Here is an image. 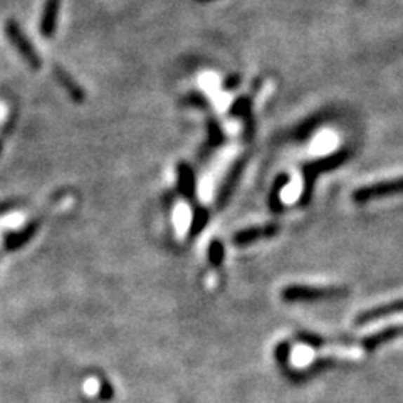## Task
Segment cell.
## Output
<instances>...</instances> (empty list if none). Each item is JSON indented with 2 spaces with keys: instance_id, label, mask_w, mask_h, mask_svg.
<instances>
[{
  "instance_id": "6da1fadb",
  "label": "cell",
  "mask_w": 403,
  "mask_h": 403,
  "mask_svg": "<svg viewBox=\"0 0 403 403\" xmlns=\"http://www.w3.org/2000/svg\"><path fill=\"white\" fill-rule=\"evenodd\" d=\"M348 294L346 287H316V286H287L281 291L282 301L286 303H316L326 299L345 298Z\"/></svg>"
},
{
  "instance_id": "30bf717a",
  "label": "cell",
  "mask_w": 403,
  "mask_h": 403,
  "mask_svg": "<svg viewBox=\"0 0 403 403\" xmlns=\"http://www.w3.org/2000/svg\"><path fill=\"white\" fill-rule=\"evenodd\" d=\"M59 4H61V0H47L46 2L44 15H42V22H41V32L44 34L46 37H51L55 31Z\"/></svg>"
},
{
  "instance_id": "9c48e42d",
  "label": "cell",
  "mask_w": 403,
  "mask_h": 403,
  "mask_svg": "<svg viewBox=\"0 0 403 403\" xmlns=\"http://www.w3.org/2000/svg\"><path fill=\"white\" fill-rule=\"evenodd\" d=\"M178 190L185 199L192 200L195 197V175L187 163L178 165Z\"/></svg>"
},
{
  "instance_id": "8fae6325",
  "label": "cell",
  "mask_w": 403,
  "mask_h": 403,
  "mask_svg": "<svg viewBox=\"0 0 403 403\" xmlns=\"http://www.w3.org/2000/svg\"><path fill=\"white\" fill-rule=\"evenodd\" d=\"M242 169V163H237V165L234 166V170H232V173L229 175V180L224 183V187H222V192H220V195H218V204L220 205H224V202L227 199V195L230 194V190H232V187H234V183L237 182V178H239V171H241Z\"/></svg>"
},
{
  "instance_id": "7a4b0ae2",
  "label": "cell",
  "mask_w": 403,
  "mask_h": 403,
  "mask_svg": "<svg viewBox=\"0 0 403 403\" xmlns=\"http://www.w3.org/2000/svg\"><path fill=\"white\" fill-rule=\"evenodd\" d=\"M403 194V177L393 180H383V182L371 183V185H364L358 190L353 192V200L357 204H366L373 199H381V197L398 195Z\"/></svg>"
},
{
  "instance_id": "ba28073f",
  "label": "cell",
  "mask_w": 403,
  "mask_h": 403,
  "mask_svg": "<svg viewBox=\"0 0 403 403\" xmlns=\"http://www.w3.org/2000/svg\"><path fill=\"white\" fill-rule=\"evenodd\" d=\"M54 74H55V78H58L59 84L66 89L67 94H70L72 100H74L76 103L84 101V89L81 88L74 79H72V76L70 74V72H67L66 70H62L61 66H54Z\"/></svg>"
},
{
  "instance_id": "8992f818",
  "label": "cell",
  "mask_w": 403,
  "mask_h": 403,
  "mask_svg": "<svg viewBox=\"0 0 403 403\" xmlns=\"http://www.w3.org/2000/svg\"><path fill=\"white\" fill-rule=\"evenodd\" d=\"M400 336H403V324L390 326V328H385L378 333H373V334H370V336L364 338L363 346L366 351H373V350L378 348L380 345H383V343L393 341Z\"/></svg>"
},
{
  "instance_id": "3957f363",
  "label": "cell",
  "mask_w": 403,
  "mask_h": 403,
  "mask_svg": "<svg viewBox=\"0 0 403 403\" xmlns=\"http://www.w3.org/2000/svg\"><path fill=\"white\" fill-rule=\"evenodd\" d=\"M6 34L8 37V41L12 42V46L17 47V51H19V54L22 55L24 61L27 64H31L32 70H39L41 67V58L37 55L36 49H34V46L29 42V39H25V36L20 31V27L17 25L15 22H12V20H8L7 25H6Z\"/></svg>"
},
{
  "instance_id": "5b68a950",
  "label": "cell",
  "mask_w": 403,
  "mask_h": 403,
  "mask_svg": "<svg viewBox=\"0 0 403 403\" xmlns=\"http://www.w3.org/2000/svg\"><path fill=\"white\" fill-rule=\"evenodd\" d=\"M395 315H403V299H398V301H392L387 304H381V306L371 308V310H366L364 312L357 318V324H370L373 321L387 318V316H395Z\"/></svg>"
},
{
  "instance_id": "277c9868",
  "label": "cell",
  "mask_w": 403,
  "mask_h": 403,
  "mask_svg": "<svg viewBox=\"0 0 403 403\" xmlns=\"http://www.w3.org/2000/svg\"><path fill=\"white\" fill-rule=\"evenodd\" d=\"M277 232H279V225L276 224L249 227V229H244L234 235V244L235 246H249V244H254L260 239L274 237Z\"/></svg>"
},
{
  "instance_id": "7c38bea8",
  "label": "cell",
  "mask_w": 403,
  "mask_h": 403,
  "mask_svg": "<svg viewBox=\"0 0 403 403\" xmlns=\"http://www.w3.org/2000/svg\"><path fill=\"white\" fill-rule=\"evenodd\" d=\"M224 256H225V251H224V246H222L220 241H213L212 244H210V247H209L210 264L220 265L222 263H224Z\"/></svg>"
},
{
  "instance_id": "4fadbf2b",
  "label": "cell",
  "mask_w": 403,
  "mask_h": 403,
  "mask_svg": "<svg viewBox=\"0 0 403 403\" xmlns=\"http://www.w3.org/2000/svg\"><path fill=\"white\" fill-rule=\"evenodd\" d=\"M207 220H209V212H207V210H205V209L197 210L195 216H194V222H192V230H190L192 237L199 234L200 230H204V227H205V224H207Z\"/></svg>"
},
{
  "instance_id": "52a82bcc",
  "label": "cell",
  "mask_w": 403,
  "mask_h": 403,
  "mask_svg": "<svg viewBox=\"0 0 403 403\" xmlns=\"http://www.w3.org/2000/svg\"><path fill=\"white\" fill-rule=\"evenodd\" d=\"M345 158H346V153H340V155H333L329 158H324V160H318V161L311 163L310 166H306V177H310L311 175V178L306 180V190H310V187L312 185V180L316 178V175H319L321 171L331 170L334 169V166L341 165Z\"/></svg>"
}]
</instances>
